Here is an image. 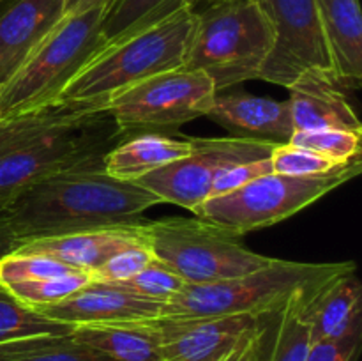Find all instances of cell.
<instances>
[{
	"label": "cell",
	"mask_w": 362,
	"mask_h": 361,
	"mask_svg": "<svg viewBox=\"0 0 362 361\" xmlns=\"http://www.w3.org/2000/svg\"><path fill=\"white\" fill-rule=\"evenodd\" d=\"M145 223L101 227V229L80 230V232L62 234V236L41 237V239H32L20 244L16 251L45 255V257L55 258L76 271L92 275L117 251L124 250L131 244L147 241L144 232Z\"/></svg>",
	"instance_id": "obj_14"
},
{
	"label": "cell",
	"mask_w": 362,
	"mask_h": 361,
	"mask_svg": "<svg viewBox=\"0 0 362 361\" xmlns=\"http://www.w3.org/2000/svg\"><path fill=\"white\" fill-rule=\"evenodd\" d=\"M73 329V324L46 317L0 290V343L32 336L69 335Z\"/></svg>",
	"instance_id": "obj_24"
},
{
	"label": "cell",
	"mask_w": 362,
	"mask_h": 361,
	"mask_svg": "<svg viewBox=\"0 0 362 361\" xmlns=\"http://www.w3.org/2000/svg\"><path fill=\"white\" fill-rule=\"evenodd\" d=\"M55 321L76 326L119 324V322L154 321L161 317L163 304L144 299L115 283L90 280L67 299L34 308Z\"/></svg>",
	"instance_id": "obj_13"
},
{
	"label": "cell",
	"mask_w": 362,
	"mask_h": 361,
	"mask_svg": "<svg viewBox=\"0 0 362 361\" xmlns=\"http://www.w3.org/2000/svg\"><path fill=\"white\" fill-rule=\"evenodd\" d=\"M293 130H341L362 137V124L345 91L320 73H304L288 87Z\"/></svg>",
	"instance_id": "obj_17"
},
{
	"label": "cell",
	"mask_w": 362,
	"mask_h": 361,
	"mask_svg": "<svg viewBox=\"0 0 362 361\" xmlns=\"http://www.w3.org/2000/svg\"><path fill=\"white\" fill-rule=\"evenodd\" d=\"M327 285L300 290L278 310L260 315L255 361L306 360L311 345L310 311Z\"/></svg>",
	"instance_id": "obj_18"
},
{
	"label": "cell",
	"mask_w": 362,
	"mask_h": 361,
	"mask_svg": "<svg viewBox=\"0 0 362 361\" xmlns=\"http://www.w3.org/2000/svg\"><path fill=\"white\" fill-rule=\"evenodd\" d=\"M361 170L362 158L325 176L265 173L237 190L207 198L193 214L235 236H244L297 214L359 176Z\"/></svg>",
	"instance_id": "obj_8"
},
{
	"label": "cell",
	"mask_w": 362,
	"mask_h": 361,
	"mask_svg": "<svg viewBox=\"0 0 362 361\" xmlns=\"http://www.w3.org/2000/svg\"><path fill=\"white\" fill-rule=\"evenodd\" d=\"M356 262H296L272 258L267 265L209 285H186L182 294L163 304V319H205L225 315H260L278 310L293 294L318 289L346 273ZM159 317V319H161Z\"/></svg>",
	"instance_id": "obj_4"
},
{
	"label": "cell",
	"mask_w": 362,
	"mask_h": 361,
	"mask_svg": "<svg viewBox=\"0 0 362 361\" xmlns=\"http://www.w3.org/2000/svg\"><path fill=\"white\" fill-rule=\"evenodd\" d=\"M191 149V138L182 140L158 131L131 134L103 156V168L115 179L134 183L168 163L186 158Z\"/></svg>",
	"instance_id": "obj_20"
},
{
	"label": "cell",
	"mask_w": 362,
	"mask_h": 361,
	"mask_svg": "<svg viewBox=\"0 0 362 361\" xmlns=\"http://www.w3.org/2000/svg\"><path fill=\"white\" fill-rule=\"evenodd\" d=\"M311 343L362 331V285L356 271L329 283L310 311Z\"/></svg>",
	"instance_id": "obj_21"
},
{
	"label": "cell",
	"mask_w": 362,
	"mask_h": 361,
	"mask_svg": "<svg viewBox=\"0 0 362 361\" xmlns=\"http://www.w3.org/2000/svg\"><path fill=\"white\" fill-rule=\"evenodd\" d=\"M362 331L338 340L313 342L304 361H357L361 353Z\"/></svg>",
	"instance_id": "obj_33"
},
{
	"label": "cell",
	"mask_w": 362,
	"mask_h": 361,
	"mask_svg": "<svg viewBox=\"0 0 362 361\" xmlns=\"http://www.w3.org/2000/svg\"><path fill=\"white\" fill-rule=\"evenodd\" d=\"M0 361H113L69 335L32 336L0 343Z\"/></svg>",
	"instance_id": "obj_23"
},
{
	"label": "cell",
	"mask_w": 362,
	"mask_h": 361,
	"mask_svg": "<svg viewBox=\"0 0 362 361\" xmlns=\"http://www.w3.org/2000/svg\"><path fill=\"white\" fill-rule=\"evenodd\" d=\"M186 6L184 0H113L101 23L103 45L113 41L144 21Z\"/></svg>",
	"instance_id": "obj_25"
},
{
	"label": "cell",
	"mask_w": 362,
	"mask_h": 361,
	"mask_svg": "<svg viewBox=\"0 0 362 361\" xmlns=\"http://www.w3.org/2000/svg\"><path fill=\"white\" fill-rule=\"evenodd\" d=\"M274 30V46L258 80L288 88L300 74L334 80L317 0H260Z\"/></svg>",
	"instance_id": "obj_11"
},
{
	"label": "cell",
	"mask_w": 362,
	"mask_h": 361,
	"mask_svg": "<svg viewBox=\"0 0 362 361\" xmlns=\"http://www.w3.org/2000/svg\"><path fill=\"white\" fill-rule=\"evenodd\" d=\"M108 6L64 14L21 66L0 85V119L57 101L69 81L103 46Z\"/></svg>",
	"instance_id": "obj_6"
},
{
	"label": "cell",
	"mask_w": 362,
	"mask_h": 361,
	"mask_svg": "<svg viewBox=\"0 0 362 361\" xmlns=\"http://www.w3.org/2000/svg\"><path fill=\"white\" fill-rule=\"evenodd\" d=\"M216 2H223V0H184V4L193 11H198L202 9V7L211 6V4H216Z\"/></svg>",
	"instance_id": "obj_37"
},
{
	"label": "cell",
	"mask_w": 362,
	"mask_h": 361,
	"mask_svg": "<svg viewBox=\"0 0 362 361\" xmlns=\"http://www.w3.org/2000/svg\"><path fill=\"white\" fill-rule=\"evenodd\" d=\"M361 134L349 133L341 130H315L293 131L288 144L311 149L315 152L327 156L338 163H349L361 156Z\"/></svg>",
	"instance_id": "obj_30"
},
{
	"label": "cell",
	"mask_w": 362,
	"mask_h": 361,
	"mask_svg": "<svg viewBox=\"0 0 362 361\" xmlns=\"http://www.w3.org/2000/svg\"><path fill=\"white\" fill-rule=\"evenodd\" d=\"M67 0H0V85L66 14Z\"/></svg>",
	"instance_id": "obj_15"
},
{
	"label": "cell",
	"mask_w": 362,
	"mask_h": 361,
	"mask_svg": "<svg viewBox=\"0 0 362 361\" xmlns=\"http://www.w3.org/2000/svg\"><path fill=\"white\" fill-rule=\"evenodd\" d=\"M334 80L343 91L362 85V13L359 0H317Z\"/></svg>",
	"instance_id": "obj_19"
},
{
	"label": "cell",
	"mask_w": 362,
	"mask_h": 361,
	"mask_svg": "<svg viewBox=\"0 0 362 361\" xmlns=\"http://www.w3.org/2000/svg\"><path fill=\"white\" fill-rule=\"evenodd\" d=\"M216 94L214 81L207 74L177 67L115 92L106 108L126 137L165 133L207 115Z\"/></svg>",
	"instance_id": "obj_9"
},
{
	"label": "cell",
	"mask_w": 362,
	"mask_h": 361,
	"mask_svg": "<svg viewBox=\"0 0 362 361\" xmlns=\"http://www.w3.org/2000/svg\"><path fill=\"white\" fill-rule=\"evenodd\" d=\"M258 326H260V322H258ZM257 335L258 328L257 331L251 333V335L244 340V343L239 347L233 361H255V354H257Z\"/></svg>",
	"instance_id": "obj_35"
},
{
	"label": "cell",
	"mask_w": 362,
	"mask_h": 361,
	"mask_svg": "<svg viewBox=\"0 0 362 361\" xmlns=\"http://www.w3.org/2000/svg\"><path fill=\"white\" fill-rule=\"evenodd\" d=\"M126 134L105 101H57L0 119V211L32 184L101 159Z\"/></svg>",
	"instance_id": "obj_1"
},
{
	"label": "cell",
	"mask_w": 362,
	"mask_h": 361,
	"mask_svg": "<svg viewBox=\"0 0 362 361\" xmlns=\"http://www.w3.org/2000/svg\"><path fill=\"white\" fill-rule=\"evenodd\" d=\"M255 331H257V329H255ZM255 331H253V333H255ZM243 343H244V342H243ZM243 343H240V345H243ZM240 345H239V347H240ZM239 347H237V349L233 350V353L230 354V356H226L223 361H233V357H235V354H237V350H239Z\"/></svg>",
	"instance_id": "obj_38"
},
{
	"label": "cell",
	"mask_w": 362,
	"mask_h": 361,
	"mask_svg": "<svg viewBox=\"0 0 362 361\" xmlns=\"http://www.w3.org/2000/svg\"><path fill=\"white\" fill-rule=\"evenodd\" d=\"M260 317L225 315L205 319H156L165 361H223L255 329Z\"/></svg>",
	"instance_id": "obj_12"
},
{
	"label": "cell",
	"mask_w": 362,
	"mask_h": 361,
	"mask_svg": "<svg viewBox=\"0 0 362 361\" xmlns=\"http://www.w3.org/2000/svg\"><path fill=\"white\" fill-rule=\"evenodd\" d=\"M272 172L271 156L265 159H257V161L240 163V165L232 166V168L225 170L216 177L214 184H212L211 197H218V195H225L228 191L237 190V188L244 186L250 180L257 179V177L265 176V173Z\"/></svg>",
	"instance_id": "obj_32"
},
{
	"label": "cell",
	"mask_w": 362,
	"mask_h": 361,
	"mask_svg": "<svg viewBox=\"0 0 362 361\" xmlns=\"http://www.w3.org/2000/svg\"><path fill=\"white\" fill-rule=\"evenodd\" d=\"M71 336L106 354L113 361H165L156 319L119 324L76 326Z\"/></svg>",
	"instance_id": "obj_22"
},
{
	"label": "cell",
	"mask_w": 362,
	"mask_h": 361,
	"mask_svg": "<svg viewBox=\"0 0 362 361\" xmlns=\"http://www.w3.org/2000/svg\"><path fill=\"white\" fill-rule=\"evenodd\" d=\"M189 154L168 163L134 180L152 191L161 202L180 205L194 212L211 198L216 177L240 163L257 161L271 156L278 144L244 138H191Z\"/></svg>",
	"instance_id": "obj_10"
},
{
	"label": "cell",
	"mask_w": 362,
	"mask_h": 361,
	"mask_svg": "<svg viewBox=\"0 0 362 361\" xmlns=\"http://www.w3.org/2000/svg\"><path fill=\"white\" fill-rule=\"evenodd\" d=\"M359 159V158H357ZM352 163V161H349ZM349 163H338L327 156L315 152L311 149L299 147L293 144H278L271 152L272 172L283 173V176H325Z\"/></svg>",
	"instance_id": "obj_28"
},
{
	"label": "cell",
	"mask_w": 362,
	"mask_h": 361,
	"mask_svg": "<svg viewBox=\"0 0 362 361\" xmlns=\"http://www.w3.org/2000/svg\"><path fill=\"white\" fill-rule=\"evenodd\" d=\"M90 280V275H87V273L74 271L69 273V275L53 276V278L11 283V285L2 287L0 290L13 297V299L20 301L25 306L41 308L67 299L74 292H78L81 287L87 285Z\"/></svg>",
	"instance_id": "obj_26"
},
{
	"label": "cell",
	"mask_w": 362,
	"mask_h": 361,
	"mask_svg": "<svg viewBox=\"0 0 362 361\" xmlns=\"http://www.w3.org/2000/svg\"><path fill=\"white\" fill-rule=\"evenodd\" d=\"M115 285L122 287V289L129 290V292L136 294V296L144 297V299L166 304L170 303V301L175 299L179 294H182V290L186 289L187 283L184 282L177 273H173L172 269L166 268L163 262L154 258V260H152L147 268L141 269L140 273L131 276L129 280L115 283Z\"/></svg>",
	"instance_id": "obj_27"
},
{
	"label": "cell",
	"mask_w": 362,
	"mask_h": 361,
	"mask_svg": "<svg viewBox=\"0 0 362 361\" xmlns=\"http://www.w3.org/2000/svg\"><path fill=\"white\" fill-rule=\"evenodd\" d=\"M76 269L55 260V258L45 257V255L21 253V251H11L9 255L0 260V289L11 283L34 282V280L53 278L74 273Z\"/></svg>",
	"instance_id": "obj_29"
},
{
	"label": "cell",
	"mask_w": 362,
	"mask_h": 361,
	"mask_svg": "<svg viewBox=\"0 0 362 361\" xmlns=\"http://www.w3.org/2000/svg\"><path fill=\"white\" fill-rule=\"evenodd\" d=\"M152 260H154V253L148 248L147 241L131 244V246L117 251L105 264L99 265L92 273L90 278L103 283H120L124 280H129L131 276L140 273L144 268H147Z\"/></svg>",
	"instance_id": "obj_31"
},
{
	"label": "cell",
	"mask_w": 362,
	"mask_h": 361,
	"mask_svg": "<svg viewBox=\"0 0 362 361\" xmlns=\"http://www.w3.org/2000/svg\"><path fill=\"white\" fill-rule=\"evenodd\" d=\"M197 13L184 67L207 74L218 92L258 80L274 46L260 0H223Z\"/></svg>",
	"instance_id": "obj_5"
},
{
	"label": "cell",
	"mask_w": 362,
	"mask_h": 361,
	"mask_svg": "<svg viewBox=\"0 0 362 361\" xmlns=\"http://www.w3.org/2000/svg\"><path fill=\"white\" fill-rule=\"evenodd\" d=\"M158 204H163L159 197L140 184L108 176L101 158L32 184L4 212L23 244L80 230L138 225Z\"/></svg>",
	"instance_id": "obj_2"
},
{
	"label": "cell",
	"mask_w": 362,
	"mask_h": 361,
	"mask_svg": "<svg viewBox=\"0 0 362 361\" xmlns=\"http://www.w3.org/2000/svg\"><path fill=\"white\" fill-rule=\"evenodd\" d=\"M205 117L225 127L232 137L253 142L286 144L293 134L288 101L233 92H218Z\"/></svg>",
	"instance_id": "obj_16"
},
{
	"label": "cell",
	"mask_w": 362,
	"mask_h": 361,
	"mask_svg": "<svg viewBox=\"0 0 362 361\" xmlns=\"http://www.w3.org/2000/svg\"><path fill=\"white\" fill-rule=\"evenodd\" d=\"M154 258L187 285H209L250 275L272 260L244 246L240 236L202 218H163L144 225Z\"/></svg>",
	"instance_id": "obj_7"
},
{
	"label": "cell",
	"mask_w": 362,
	"mask_h": 361,
	"mask_svg": "<svg viewBox=\"0 0 362 361\" xmlns=\"http://www.w3.org/2000/svg\"><path fill=\"white\" fill-rule=\"evenodd\" d=\"M197 13L187 6L144 21L103 45L59 99L105 101L141 80L184 67Z\"/></svg>",
	"instance_id": "obj_3"
},
{
	"label": "cell",
	"mask_w": 362,
	"mask_h": 361,
	"mask_svg": "<svg viewBox=\"0 0 362 361\" xmlns=\"http://www.w3.org/2000/svg\"><path fill=\"white\" fill-rule=\"evenodd\" d=\"M113 0H67L66 2V14L80 13V11L88 9L94 6H110Z\"/></svg>",
	"instance_id": "obj_36"
},
{
	"label": "cell",
	"mask_w": 362,
	"mask_h": 361,
	"mask_svg": "<svg viewBox=\"0 0 362 361\" xmlns=\"http://www.w3.org/2000/svg\"><path fill=\"white\" fill-rule=\"evenodd\" d=\"M20 244V239H18L13 227H11L9 218L6 216V212L0 211V260H2L6 255H9L11 251L16 250Z\"/></svg>",
	"instance_id": "obj_34"
}]
</instances>
